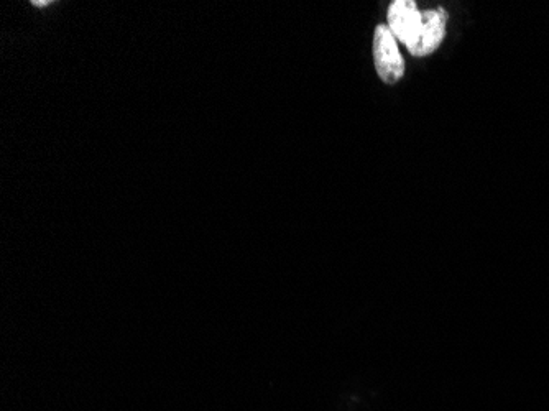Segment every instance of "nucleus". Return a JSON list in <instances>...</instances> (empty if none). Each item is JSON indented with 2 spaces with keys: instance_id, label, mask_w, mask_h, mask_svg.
Segmentation results:
<instances>
[{
  "instance_id": "obj_1",
  "label": "nucleus",
  "mask_w": 549,
  "mask_h": 411,
  "mask_svg": "<svg viewBox=\"0 0 549 411\" xmlns=\"http://www.w3.org/2000/svg\"><path fill=\"white\" fill-rule=\"evenodd\" d=\"M375 70L387 84H395L405 73V61L398 50L397 38L388 25H379L374 35Z\"/></svg>"
},
{
  "instance_id": "obj_2",
  "label": "nucleus",
  "mask_w": 549,
  "mask_h": 411,
  "mask_svg": "<svg viewBox=\"0 0 549 411\" xmlns=\"http://www.w3.org/2000/svg\"><path fill=\"white\" fill-rule=\"evenodd\" d=\"M423 25V12L411 0H395L388 9V28L393 37L405 43L406 48L415 42Z\"/></svg>"
},
{
  "instance_id": "obj_4",
  "label": "nucleus",
  "mask_w": 549,
  "mask_h": 411,
  "mask_svg": "<svg viewBox=\"0 0 549 411\" xmlns=\"http://www.w3.org/2000/svg\"><path fill=\"white\" fill-rule=\"evenodd\" d=\"M32 4L35 5V7H45V5L50 4V2H48V0H40V2L33 0Z\"/></svg>"
},
{
  "instance_id": "obj_3",
  "label": "nucleus",
  "mask_w": 549,
  "mask_h": 411,
  "mask_svg": "<svg viewBox=\"0 0 549 411\" xmlns=\"http://www.w3.org/2000/svg\"><path fill=\"white\" fill-rule=\"evenodd\" d=\"M446 24H448V12L444 9L425 10L423 12V25L411 47H408L411 55L428 56L438 50L446 37Z\"/></svg>"
}]
</instances>
